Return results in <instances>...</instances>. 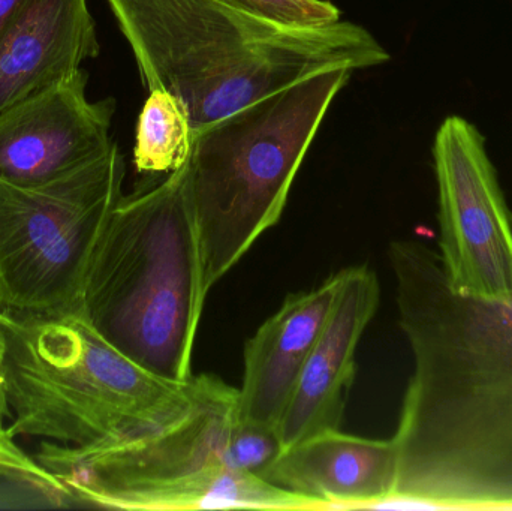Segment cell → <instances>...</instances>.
I'll return each instance as SVG.
<instances>
[{
  "label": "cell",
  "instance_id": "cell-6",
  "mask_svg": "<svg viewBox=\"0 0 512 511\" xmlns=\"http://www.w3.org/2000/svg\"><path fill=\"white\" fill-rule=\"evenodd\" d=\"M352 72L310 75L195 132L186 167L207 290L279 221L322 120Z\"/></svg>",
  "mask_w": 512,
  "mask_h": 511
},
{
  "label": "cell",
  "instance_id": "cell-8",
  "mask_svg": "<svg viewBox=\"0 0 512 511\" xmlns=\"http://www.w3.org/2000/svg\"><path fill=\"white\" fill-rule=\"evenodd\" d=\"M432 155L438 255L448 279L472 296L512 300V213L486 138L453 114L436 131Z\"/></svg>",
  "mask_w": 512,
  "mask_h": 511
},
{
  "label": "cell",
  "instance_id": "cell-10",
  "mask_svg": "<svg viewBox=\"0 0 512 511\" xmlns=\"http://www.w3.org/2000/svg\"><path fill=\"white\" fill-rule=\"evenodd\" d=\"M339 273L333 308L277 423L283 449L342 425L357 371L355 354L378 311L381 290L375 272L367 266Z\"/></svg>",
  "mask_w": 512,
  "mask_h": 511
},
{
  "label": "cell",
  "instance_id": "cell-7",
  "mask_svg": "<svg viewBox=\"0 0 512 511\" xmlns=\"http://www.w3.org/2000/svg\"><path fill=\"white\" fill-rule=\"evenodd\" d=\"M125 159L104 155L38 185L0 182V311L77 314L96 246L122 198Z\"/></svg>",
  "mask_w": 512,
  "mask_h": 511
},
{
  "label": "cell",
  "instance_id": "cell-14",
  "mask_svg": "<svg viewBox=\"0 0 512 511\" xmlns=\"http://www.w3.org/2000/svg\"><path fill=\"white\" fill-rule=\"evenodd\" d=\"M192 143L194 128L182 102L167 90H149L135 135L138 173H174L188 162Z\"/></svg>",
  "mask_w": 512,
  "mask_h": 511
},
{
  "label": "cell",
  "instance_id": "cell-4",
  "mask_svg": "<svg viewBox=\"0 0 512 511\" xmlns=\"http://www.w3.org/2000/svg\"><path fill=\"white\" fill-rule=\"evenodd\" d=\"M239 389L195 377L191 407L141 434L90 446L39 444L36 461L84 507L114 510H316L300 495L240 471Z\"/></svg>",
  "mask_w": 512,
  "mask_h": 511
},
{
  "label": "cell",
  "instance_id": "cell-12",
  "mask_svg": "<svg viewBox=\"0 0 512 511\" xmlns=\"http://www.w3.org/2000/svg\"><path fill=\"white\" fill-rule=\"evenodd\" d=\"M99 51L87 0H24L0 32V113L68 80Z\"/></svg>",
  "mask_w": 512,
  "mask_h": 511
},
{
  "label": "cell",
  "instance_id": "cell-16",
  "mask_svg": "<svg viewBox=\"0 0 512 511\" xmlns=\"http://www.w3.org/2000/svg\"><path fill=\"white\" fill-rule=\"evenodd\" d=\"M0 476L33 489L51 500H72L68 489L60 483L59 479L48 473L36 459L29 458L23 450L15 446L14 438L9 435L8 429L3 428L2 414H0Z\"/></svg>",
  "mask_w": 512,
  "mask_h": 511
},
{
  "label": "cell",
  "instance_id": "cell-11",
  "mask_svg": "<svg viewBox=\"0 0 512 511\" xmlns=\"http://www.w3.org/2000/svg\"><path fill=\"white\" fill-rule=\"evenodd\" d=\"M261 477L318 510L375 509L396 492V444L333 429L283 449Z\"/></svg>",
  "mask_w": 512,
  "mask_h": 511
},
{
  "label": "cell",
  "instance_id": "cell-9",
  "mask_svg": "<svg viewBox=\"0 0 512 511\" xmlns=\"http://www.w3.org/2000/svg\"><path fill=\"white\" fill-rule=\"evenodd\" d=\"M81 69L0 113V182L38 185L104 155L116 101H89Z\"/></svg>",
  "mask_w": 512,
  "mask_h": 511
},
{
  "label": "cell",
  "instance_id": "cell-17",
  "mask_svg": "<svg viewBox=\"0 0 512 511\" xmlns=\"http://www.w3.org/2000/svg\"><path fill=\"white\" fill-rule=\"evenodd\" d=\"M3 356H5V336L0 324V414L5 419V417H11V410L6 402L5 383H3Z\"/></svg>",
  "mask_w": 512,
  "mask_h": 511
},
{
  "label": "cell",
  "instance_id": "cell-13",
  "mask_svg": "<svg viewBox=\"0 0 512 511\" xmlns=\"http://www.w3.org/2000/svg\"><path fill=\"white\" fill-rule=\"evenodd\" d=\"M340 273L309 291L291 294L245 348L239 389L240 417L252 425L277 428L304 362L330 315Z\"/></svg>",
  "mask_w": 512,
  "mask_h": 511
},
{
  "label": "cell",
  "instance_id": "cell-15",
  "mask_svg": "<svg viewBox=\"0 0 512 511\" xmlns=\"http://www.w3.org/2000/svg\"><path fill=\"white\" fill-rule=\"evenodd\" d=\"M285 26L319 27L340 21L342 12L328 0H216Z\"/></svg>",
  "mask_w": 512,
  "mask_h": 511
},
{
  "label": "cell",
  "instance_id": "cell-2",
  "mask_svg": "<svg viewBox=\"0 0 512 511\" xmlns=\"http://www.w3.org/2000/svg\"><path fill=\"white\" fill-rule=\"evenodd\" d=\"M147 89L167 90L194 134L264 96L327 69L390 60L363 26L294 27L216 0H107Z\"/></svg>",
  "mask_w": 512,
  "mask_h": 511
},
{
  "label": "cell",
  "instance_id": "cell-1",
  "mask_svg": "<svg viewBox=\"0 0 512 511\" xmlns=\"http://www.w3.org/2000/svg\"><path fill=\"white\" fill-rule=\"evenodd\" d=\"M388 258L414 372L396 492L378 509L512 510V300L457 290L418 240H394Z\"/></svg>",
  "mask_w": 512,
  "mask_h": 511
},
{
  "label": "cell",
  "instance_id": "cell-18",
  "mask_svg": "<svg viewBox=\"0 0 512 511\" xmlns=\"http://www.w3.org/2000/svg\"><path fill=\"white\" fill-rule=\"evenodd\" d=\"M24 0H0V32L14 17Z\"/></svg>",
  "mask_w": 512,
  "mask_h": 511
},
{
  "label": "cell",
  "instance_id": "cell-5",
  "mask_svg": "<svg viewBox=\"0 0 512 511\" xmlns=\"http://www.w3.org/2000/svg\"><path fill=\"white\" fill-rule=\"evenodd\" d=\"M0 324L12 438L90 446L159 428L194 402L195 375L171 381L141 368L108 344L81 312L0 311Z\"/></svg>",
  "mask_w": 512,
  "mask_h": 511
},
{
  "label": "cell",
  "instance_id": "cell-3",
  "mask_svg": "<svg viewBox=\"0 0 512 511\" xmlns=\"http://www.w3.org/2000/svg\"><path fill=\"white\" fill-rule=\"evenodd\" d=\"M207 294L185 164L122 195L96 246L81 314L141 368L189 381Z\"/></svg>",
  "mask_w": 512,
  "mask_h": 511
}]
</instances>
